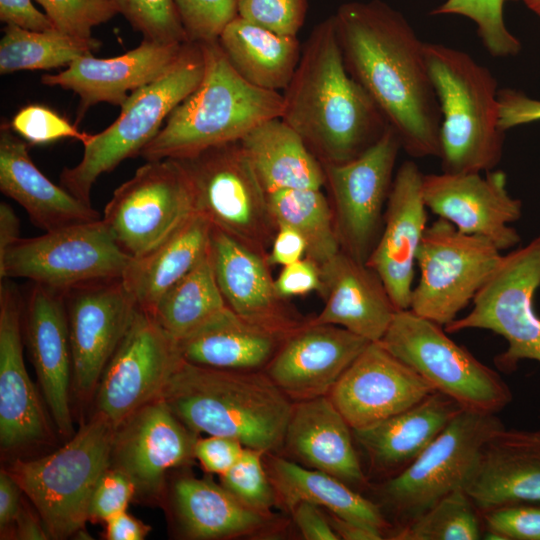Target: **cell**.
Listing matches in <instances>:
<instances>
[{
    "mask_svg": "<svg viewBox=\"0 0 540 540\" xmlns=\"http://www.w3.org/2000/svg\"><path fill=\"white\" fill-rule=\"evenodd\" d=\"M346 67L413 158L440 156L441 111L424 45L381 0L341 4L333 15Z\"/></svg>",
    "mask_w": 540,
    "mask_h": 540,
    "instance_id": "6da1fadb",
    "label": "cell"
},
{
    "mask_svg": "<svg viewBox=\"0 0 540 540\" xmlns=\"http://www.w3.org/2000/svg\"><path fill=\"white\" fill-rule=\"evenodd\" d=\"M282 95L281 118L323 165L353 160L390 127L370 95L349 73L333 15L311 31Z\"/></svg>",
    "mask_w": 540,
    "mask_h": 540,
    "instance_id": "7a4b0ae2",
    "label": "cell"
},
{
    "mask_svg": "<svg viewBox=\"0 0 540 540\" xmlns=\"http://www.w3.org/2000/svg\"><path fill=\"white\" fill-rule=\"evenodd\" d=\"M160 399L196 435L230 437L265 453L283 449L293 407L266 372L216 369L182 358Z\"/></svg>",
    "mask_w": 540,
    "mask_h": 540,
    "instance_id": "3957f363",
    "label": "cell"
},
{
    "mask_svg": "<svg viewBox=\"0 0 540 540\" xmlns=\"http://www.w3.org/2000/svg\"><path fill=\"white\" fill-rule=\"evenodd\" d=\"M204 75L198 87L168 116L141 150L146 161L189 158L214 146L240 141L260 123L281 117V92L247 82L228 61L218 40L199 43Z\"/></svg>",
    "mask_w": 540,
    "mask_h": 540,
    "instance_id": "277c9868",
    "label": "cell"
},
{
    "mask_svg": "<svg viewBox=\"0 0 540 540\" xmlns=\"http://www.w3.org/2000/svg\"><path fill=\"white\" fill-rule=\"evenodd\" d=\"M424 51L442 116V172L493 170L502 158L505 140L496 78L462 50L425 42Z\"/></svg>",
    "mask_w": 540,
    "mask_h": 540,
    "instance_id": "5b68a950",
    "label": "cell"
},
{
    "mask_svg": "<svg viewBox=\"0 0 540 540\" xmlns=\"http://www.w3.org/2000/svg\"><path fill=\"white\" fill-rule=\"evenodd\" d=\"M114 434L112 424L95 413L58 450L38 459H17L8 468L50 538H67L89 520L93 491L111 464Z\"/></svg>",
    "mask_w": 540,
    "mask_h": 540,
    "instance_id": "8992f818",
    "label": "cell"
},
{
    "mask_svg": "<svg viewBox=\"0 0 540 540\" xmlns=\"http://www.w3.org/2000/svg\"><path fill=\"white\" fill-rule=\"evenodd\" d=\"M204 69L200 44L185 43L169 71L132 92L121 106L119 117L105 130L89 135L78 164L62 170L61 186L91 205V190L96 180L125 159L139 156L161 130L164 120L198 87Z\"/></svg>",
    "mask_w": 540,
    "mask_h": 540,
    "instance_id": "52a82bcc",
    "label": "cell"
},
{
    "mask_svg": "<svg viewBox=\"0 0 540 540\" xmlns=\"http://www.w3.org/2000/svg\"><path fill=\"white\" fill-rule=\"evenodd\" d=\"M442 327L410 309L397 310L379 343L463 409L494 414L504 409L513 399L506 382Z\"/></svg>",
    "mask_w": 540,
    "mask_h": 540,
    "instance_id": "ba28073f",
    "label": "cell"
},
{
    "mask_svg": "<svg viewBox=\"0 0 540 540\" xmlns=\"http://www.w3.org/2000/svg\"><path fill=\"white\" fill-rule=\"evenodd\" d=\"M540 287V233L527 245L503 255L475 295L472 310L445 326L447 333L490 330L507 341L494 362L511 373L523 360L540 362V317L534 298Z\"/></svg>",
    "mask_w": 540,
    "mask_h": 540,
    "instance_id": "9c48e42d",
    "label": "cell"
},
{
    "mask_svg": "<svg viewBox=\"0 0 540 540\" xmlns=\"http://www.w3.org/2000/svg\"><path fill=\"white\" fill-rule=\"evenodd\" d=\"M131 260L101 218L20 237L0 253V278H27L65 293L91 282L121 278Z\"/></svg>",
    "mask_w": 540,
    "mask_h": 540,
    "instance_id": "30bf717a",
    "label": "cell"
},
{
    "mask_svg": "<svg viewBox=\"0 0 540 540\" xmlns=\"http://www.w3.org/2000/svg\"><path fill=\"white\" fill-rule=\"evenodd\" d=\"M503 427L494 413L461 410L413 463L378 486L380 508L399 527L463 488L481 446Z\"/></svg>",
    "mask_w": 540,
    "mask_h": 540,
    "instance_id": "8fae6325",
    "label": "cell"
},
{
    "mask_svg": "<svg viewBox=\"0 0 540 540\" xmlns=\"http://www.w3.org/2000/svg\"><path fill=\"white\" fill-rule=\"evenodd\" d=\"M191 182L195 211L212 226L262 253L277 230L267 193L240 141L178 159Z\"/></svg>",
    "mask_w": 540,
    "mask_h": 540,
    "instance_id": "7c38bea8",
    "label": "cell"
},
{
    "mask_svg": "<svg viewBox=\"0 0 540 540\" xmlns=\"http://www.w3.org/2000/svg\"><path fill=\"white\" fill-rule=\"evenodd\" d=\"M502 256L489 240L438 218L426 227L418 249L420 277L409 309L445 327L473 301Z\"/></svg>",
    "mask_w": 540,
    "mask_h": 540,
    "instance_id": "4fadbf2b",
    "label": "cell"
},
{
    "mask_svg": "<svg viewBox=\"0 0 540 540\" xmlns=\"http://www.w3.org/2000/svg\"><path fill=\"white\" fill-rule=\"evenodd\" d=\"M195 212L188 174L178 159L147 161L115 189L103 222L132 259L169 238Z\"/></svg>",
    "mask_w": 540,
    "mask_h": 540,
    "instance_id": "5bb4252c",
    "label": "cell"
},
{
    "mask_svg": "<svg viewBox=\"0 0 540 540\" xmlns=\"http://www.w3.org/2000/svg\"><path fill=\"white\" fill-rule=\"evenodd\" d=\"M401 149L398 135L389 127L375 144L353 160L323 165L342 250L358 261L366 263L380 236Z\"/></svg>",
    "mask_w": 540,
    "mask_h": 540,
    "instance_id": "9a60e30c",
    "label": "cell"
},
{
    "mask_svg": "<svg viewBox=\"0 0 540 540\" xmlns=\"http://www.w3.org/2000/svg\"><path fill=\"white\" fill-rule=\"evenodd\" d=\"M181 360L177 341L139 309L96 388V413L116 429L135 411L160 398Z\"/></svg>",
    "mask_w": 540,
    "mask_h": 540,
    "instance_id": "2e32d148",
    "label": "cell"
},
{
    "mask_svg": "<svg viewBox=\"0 0 540 540\" xmlns=\"http://www.w3.org/2000/svg\"><path fill=\"white\" fill-rule=\"evenodd\" d=\"M72 351L73 382L86 396L127 332L137 310L121 278L72 288L64 293Z\"/></svg>",
    "mask_w": 540,
    "mask_h": 540,
    "instance_id": "e0dca14e",
    "label": "cell"
},
{
    "mask_svg": "<svg viewBox=\"0 0 540 540\" xmlns=\"http://www.w3.org/2000/svg\"><path fill=\"white\" fill-rule=\"evenodd\" d=\"M422 196L426 207L460 232L482 237L500 251L521 242L510 224L522 216V202L511 196L501 170L481 173L423 174Z\"/></svg>",
    "mask_w": 540,
    "mask_h": 540,
    "instance_id": "ac0fdd59",
    "label": "cell"
},
{
    "mask_svg": "<svg viewBox=\"0 0 540 540\" xmlns=\"http://www.w3.org/2000/svg\"><path fill=\"white\" fill-rule=\"evenodd\" d=\"M435 391L379 342H370L328 397L352 429H361L407 410Z\"/></svg>",
    "mask_w": 540,
    "mask_h": 540,
    "instance_id": "d6986e66",
    "label": "cell"
},
{
    "mask_svg": "<svg viewBox=\"0 0 540 540\" xmlns=\"http://www.w3.org/2000/svg\"><path fill=\"white\" fill-rule=\"evenodd\" d=\"M197 436L160 398L144 405L116 429L110 467L125 473L136 494L155 498L167 471L189 463Z\"/></svg>",
    "mask_w": 540,
    "mask_h": 540,
    "instance_id": "ffe728a7",
    "label": "cell"
},
{
    "mask_svg": "<svg viewBox=\"0 0 540 540\" xmlns=\"http://www.w3.org/2000/svg\"><path fill=\"white\" fill-rule=\"evenodd\" d=\"M422 178L415 162L397 170L380 236L366 264L380 276L397 310L410 308L418 249L427 227Z\"/></svg>",
    "mask_w": 540,
    "mask_h": 540,
    "instance_id": "44dd1931",
    "label": "cell"
},
{
    "mask_svg": "<svg viewBox=\"0 0 540 540\" xmlns=\"http://www.w3.org/2000/svg\"><path fill=\"white\" fill-rule=\"evenodd\" d=\"M369 343L337 325L307 323L283 340L265 372L293 402L328 396Z\"/></svg>",
    "mask_w": 540,
    "mask_h": 540,
    "instance_id": "7402d4cb",
    "label": "cell"
},
{
    "mask_svg": "<svg viewBox=\"0 0 540 540\" xmlns=\"http://www.w3.org/2000/svg\"><path fill=\"white\" fill-rule=\"evenodd\" d=\"M184 44L143 39L139 46L116 57L82 56L65 70L44 75L41 81L44 85L76 93L80 98V120L91 106L98 103L121 107L132 92L169 71L179 59Z\"/></svg>",
    "mask_w": 540,
    "mask_h": 540,
    "instance_id": "603a6c76",
    "label": "cell"
},
{
    "mask_svg": "<svg viewBox=\"0 0 540 540\" xmlns=\"http://www.w3.org/2000/svg\"><path fill=\"white\" fill-rule=\"evenodd\" d=\"M22 308L10 279L0 284V443L12 450L45 441L50 424L23 357Z\"/></svg>",
    "mask_w": 540,
    "mask_h": 540,
    "instance_id": "cb8c5ba5",
    "label": "cell"
},
{
    "mask_svg": "<svg viewBox=\"0 0 540 540\" xmlns=\"http://www.w3.org/2000/svg\"><path fill=\"white\" fill-rule=\"evenodd\" d=\"M209 256L225 303L236 314L284 336L301 326L277 294L262 253L212 226Z\"/></svg>",
    "mask_w": 540,
    "mask_h": 540,
    "instance_id": "d4e9b609",
    "label": "cell"
},
{
    "mask_svg": "<svg viewBox=\"0 0 540 540\" xmlns=\"http://www.w3.org/2000/svg\"><path fill=\"white\" fill-rule=\"evenodd\" d=\"M463 489L480 513L540 502V430L495 431L481 446Z\"/></svg>",
    "mask_w": 540,
    "mask_h": 540,
    "instance_id": "484cf974",
    "label": "cell"
},
{
    "mask_svg": "<svg viewBox=\"0 0 540 540\" xmlns=\"http://www.w3.org/2000/svg\"><path fill=\"white\" fill-rule=\"evenodd\" d=\"M25 336L42 394L58 432H73L69 387L72 351L64 293L35 284L25 311Z\"/></svg>",
    "mask_w": 540,
    "mask_h": 540,
    "instance_id": "4316f807",
    "label": "cell"
},
{
    "mask_svg": "<svg viewBox=\"0 0 540 540\" xmlns=\"http://www.w3.org/2000/svg\"><path fill=\"white\" fill-rule=\"evenodd\" d=\"M320 270L324 307L308 323L337 325L379 342L397 309L376 271L343 250Z\"/></svg>",
    "mask_w": 540,
    "mask_h": 540,
    "instance_id": "83f0119b",
    "label": "cell"
},
{
    "mask_svg": "<svg viewBox=\"0 0 540 540\" xmlns=\"http://www.w3.org/2000/svg\"><path fill=\"white\" fill-rule=\"evenodd\" d=\"M283 449L303 466L328 473L355 490L368 486L352 428L328 396L293 402Z\"/></svg>",
    "mask_w": 540,
    "mask_h": 540,
    "instance_id": "f1b7e54d",
    "label": "cell"
},
{
    "mask_svg": "<svg viewBox=\"0 0 540 540\" xmlns=\"http://www.w3.org/2000/svg\"><path fill=\"white\" fill-rule=\"evenodd\" d=\"M461 410L457 401L435 391L407 410L352 433L371 471L388 479L413 463Z\"/></svg>",
    "mask_w": 540,
    "mask_h": 540,
    "instance_id": "f546056e",
    "label": "cell"
},
{
    "mask_svg": "<svg viewBox=\"0 0 540 540\" xmlns=\"http://www.w3.org/2000/svg\"><path fill=\"white\" fill-rule=\"evenodd\" d=\"M0 190L45 232L102 218L92 205L49 180L32 161L28 143L6 122L0 128Z\"/></svg>",
    "mask_w": 540,
    "mask_h": 540,
    "instance_id": "4dcf8cb0",
    "label": "cell"
},
{
    "mask_svg": "<svg viewBox=\"0 0 540 540\" xmlns=\"http://www.w3.org/2000/svg\"><path fill=\"white\" fill-rule=\"evenodd\" d=\"M287 336L254 324L228 306L177 341L180 357L192 364L239 371L266 368Z\"/></svg>",
    "mask_w": 540,
    "mask_h": 540,
    "instance_id": "1f68e13d",
    "label": "cell"
},
{
    "mask_svg": "<svg viewBox=\"0 0 540 540\" xmlns=\"http://www.w3.org/2000/svg\"><path fill=\"white\" fill-rule=\"evenodd\" d=\"M173 501L179 525L191 539L251 536L276 527L270 513L248 507L222 485L207 479L179 478Z\"/></svg>",
    "mask_w": 540,
    "mask_h": 540,
    "instance_id": "d6a6232c",
    "label": "cell"
},
{
    "mask_svg": "<svg viewBox=\"0 0 540 540\" xmlns=\"http://www.w3.org/2000/svg\"><path fill=\"white\" fill-rule=\"evenodd\" d=\"M212 224L193 212L163 243L132 259L121 280L139 309L151 314L160 298L209 253Z\"/></svg>",
    "mask_w": 540,
    "mask_h": 540,
    "instance_id": "836d02e7",
    "label": "cell"
},
{
    "mask_svg": "<svg viewBox=\"0 0 540 540\" xmlns=\"http://www.w3.org/2000/svg\"><path fill=\"white\" fill-rule=\"evenodd\" d=\"M240 143L267 194L321 189L326 182L322 162L281 117L260 123Z\"/></svg>",
    "mask_w": 540,
    "mask_h": 540,
    "instance_id": "e575fe53",
    "label": "cell"
},
{
    "mask_svg": "<svg viewBox=\"0 0 540 540\" xmlns=\"http://www.w3.org/2000/svg\"><path fill=\"white\" fill-rule=\"evenodd\" d=\"M266 454L269 457L265 466L278 501L289 510L298 502L306 501L383 535L391 529L380 506L345 482L274 453Z\"/></svg>",
    "mask_w": 540,
    "mask_h": 540,
    "instance_id": "d590c367",
    "label": "cell"
},
{
    "mask_svg": "<svg viewBox=\"0 0 540 540\" xmlns=\"http://www.w3.org/2000/svg\"><path fill=\"white\" fill-rule=\"evenodd\" d=\"M218 42L247 82L277 92L289 85L302 52L297 36L279 34L239 15L224 28Z\"/></svg>",
    "mask_w": 540,
    "mask_h": 540,
    "instance_id": "8d00e7d4",
    "label": "cell"
},
{
    "mask_svg": "<svg viewBox=\"0 0 540 540\" xmlns=\"http://www.w3.org/2000/svg\"><path fill=\"white\" fill-rule=\"evenodd\" d=\"M226 306L208 253L160 298L150 315L179 341Z\"/></svg>",
    "mask_w": 540,
    "mask_h": 540,
    "instance_id": "74e56055",
    "label": "cell"
},
{
    "mask_svg": "<svg viewBox=\"0 0 540 540\" xmlns=\"http://www.w3.org/2000/svg\"><path fill=\"white\" fill-rule=\"evenodd\" d=\"M277 225H287L301 234L306 255L319 266L342 249L330 205L320 189H284L267 194Z\"/></svg>",
    "mask_w": 540,
    "mask_h": 540,
    "instance_id": "f35d334b",
    "label": "cell"
},
{
    "mask_svg": "<svg viewBox=\"0 0 540 540\" xmlns=\"http://www.w3.org/2000/svg\"><path fill=\"white\" fill-rule=\"evenodd\" d=\"M101 46L94 37L78 38L58 30L31 31L6 25L0 41V73L69 66Z\"/></svg>",
    "mask_w": 540,
    "mask_h": 540,
    "instance_id": "ab89813d",
    "label": "cell"
},
{
    "mask_svg": "<svg viewBox=\"0 0 540 540\" xmlns=\"http://www.w3.org/2000/svg\"><path fill=\"white\" fill-rule=\"evenodd\" d=\"M482 515L463 488L441 498L410 522L393 529L392 540H477Z\"/></svg>",
    "mask_w": 540,
    "mask_h": 540,
    "instance_id": "60d3db41",
    "label": "cell"
},
{
    "mask_svg": "<svg viewBox=\"0 0 540 540\" xmlns=\"http://www.w3.org/2000/svg\"><path fill=\"white\" fill-rule=\"evenodd\" d=\"M505 0H446L432 14L460 15L472 20L486 50L494 57L515 56L521 43L507 28Z\"/></svg>",
    "mask_w": 540,
    "mask_h": 540,
    "instance_id": "b9f144b4",
    "label": "cell"
},
{
    "mask_svg": "<svg viewBox=\"0 0 540 540\" xmlns=\"http://www.w3.org/2000/svg\"><path fill=\"white\" fill-rule=\"evenodd\" d=\"M265 454L262 450L245 447L240 459L220 475V480L225 489L248 507L270 513L278 497L263 462Z\"/></svg>",
    "mask_w": 540,
    "mask_h": 540,
    "instance_id": "7bdbcfd3",
    "label": "cell"
},
{
    "mask_svg": "<svg viewBox=\"0 0 540 540\" xmlns=\"http://www.w3.org/2000/svg\"><path fill=\"white\" fill-rule=\"evenodd\" d=\"M143 39L161 43L189 42L174 0H112Z\"/></svg>",
    "mask_w": 540,
    "mask_h": 540,
    "instance_id": "ee69618b",
    "label": "cell"
},
{
    "mask_svg": "<svg viewBox=\"0 0 540 540\" xmlns=\"http://www.w3.org/2000/svg\"><path fill=\"white\" fill-rule=\"evenodd\" d=\"M56 30L78 38H91L92 29L119 14L112 0H36Z\"/></svg>",
    "mask_w": 540,
    "mask_h": 540,
    "instance_id": "f6af8a7d",
    "label": "cell"
},
{
    "mask_svg": "<svg viewBox=\"0 0 540 540\" xmlns=\"http://www.w3.org/2000/svg\"><path fill=\"white\" fill-rule=\"evenodd\" d=\"M189 42L217 41L238 16L237 0H174Z\"/></svg>",
    "mask_w": 540,
    "mask_h": 540,
    "instance_id": "bcb514c9",
    "label": "cell"
},
{
    "mask_svg": "<svg viewBox=\"0 0 540 540\" xmlns=\"http://www.w3.org/2000/svg\"><path fill=\"white\" fill-rule=\"evenodd\" d=\"M485 539L540 540V502H519L481 513Z\"/></svg>",
    "mask_w": 540,
    "mask_h": 540,
    "instance_id": "7dc6e473",
    "label": "cell"
},
{
    "mask_svg": "<svg viewBox=\"0 0 540 540\" xmlns=\"http://www.w3.org/2000/svg\"><path fill=\"white\" fill-rule=\"evenodd\" d=\"M12 130L30 144H47L63 138H74L82 142L90 134L81 132L54 110L42 105H28L13 117Z\"/></svg>",
    "mask_w": 540,
    "mask_h": 540,
    "instance_id": "c3c4849f",
    "label": "cell"
},
{
    "mask_svg": "<svg viewBox=\"0 0 540 540\" xmlns=\"http://www.w3.org/2000/svg\"><path fill=\"white\" fill-rule=\"evenodd\" d=\"M238 15L283 35L297 36L308 0H237Z\"/></svg>",
    "mask_w": 540,
    "mask_h": 540,
    "instance_id": "681fc988",
    "label": "cell"
},
{
    "mask_svg": "<svg viewBox=\"0 0 540 540\" xmlns=\"http://www.w3.org/2000/svg\"><path fill=\"white\" fill-rule=\"evenodd\" d=\"M136 489L123 472L109 467L98 480L89 505V520L108 521L126 511Z\"/></svg>",
    "mask_w": 540,
    "mask_h": 540,
    "instance_id": "f907efd6",
    "label": "cell"
},
{
    "mask_svg": "<svg viewBox=\"0 0 540 540\" xmlns=\"http://www.w3.org/2000/svg\"><path fill=\"white\" fill-rule=\"evenodd\" d=\"M245 446L236 439L209 435L196 439L194 457L203 468L219 476L227 472L242 456Z\"/></svg>",
    "mask_w": 540,
    "mask_h": 540,
    "instance_id": "816d5d0a",
    "label": "cell"
},
{
    "mask_svg": "<svg viewBox=\"0 0 540 540\" xmlns=\"http://www.w3.org/2000/svg\"><path fill=\"white\" fill-rule=\"evenodd\" d=\"M277 294L282 299L301 296L313 291L321 293L323 283L320 266L309 257L283 266L274 280Z\"/></svg>",
    "mask_w": 540,
    "mask_h": 540,
    "instance_id": "f5cc1de1",
    "label": "cell"
},
{
    "mask_svg": "<svg viewBox=\"0 0 540 540\" xmlns=\"http://www.w3.org/2000/svg\"><path fill=\"white\" fill-rule=\"evenodd\" d=\"M499 125L503 131L540 121V99L507 88L498 91Z\"/></svg>",
    "mask_w": 540,
    "mask_h": 540,
    "instance_id": "db71d44e",
    "label": "cell"
},
{
    "mask_svg": "<svg viewBox=\"0 0 540 540\" xmlns=\"http://www.w3.org/2000/svg\"><path fill=\"white\" fill-rule=\"evenodd\" d=\"M0 20L6 25L31 31L56 30L49 17L40 12L32 0H0Z\"/></svg>",
    "mask_w": 540,
    "mask_h": 540,
    "instance_id": "11a10c76",
    "label": "cell"
},
{
    "mask_svg": "<svg viewBox=\"0 0 540 540\" xmlns=\"http://www.w3.org/2000/svg\"><path fill=\"white\" fill-rule=\"evenodd\" d=\"M290 511L304 539L339 540L321 507L300 501Z\"/></svg>",
    "mask_w": 540,
    "mask_h": 540,
    "instance_id": "9f6ffc18",
    "label": "cell"
},
{
    "mask_svg": "<svg viewBox=\"0 0 540 540\" xmlns=\"http://www.w3.org/2000/svg\"><path fill=\"white\" fill-rule=\"evenodd\" d=\"M306 252V241L299 232L287 225H277L266 260L268 264L286 266L302 259Z\"/></svg>",
    "mask_w": 540,
    "mask_h": 540,
    "instance_id": "6f0895ef",
    "label": "cell"
},
{
    "mask_svg": "<svg viewBox=\"0 0 540 540\" xmlns=\"http://www.w3.org/2000/svg\"><path fill=\"white\" fill-rule=\"evenodd\" d=\"M22 490L7 470L0 473V528L1 533L13 525L21 509Z\"/></svg>",
    "mask_w": 540,
    "mask_h": 540,
    "instance_id": "680465c9",
    "label": "cell"
},
{
    "mask_svg": "<svg viewBox=\"0 0 540 540\" xmlns=\"http://www.w3.org/2000/svg\"><path fill=\"white\" fill-rule=\"evenodd\" d=\"M150 527L123 511L106 521L105 536L108 540H142Z\"/></svg>",
    "mask_w": 540,
    "mask_h": 540,
    "instance_id": "91938a15",
    "label": "cell"
},
{
    "mask_svg": "<svg viewBox=\"0 0 540 540\" xmlns=\"http://www.w3.org/2000/svg\"><path fill=\"white\" fill-rule=\"evenodd\" d=\"M327 519L337 534L343 540H380L383 534L369 529L355 522L346 520L330 511L326 510Z\"/></svg>",
    "mask_w": 540,
    "mask_h": 540,
    "instance_id": "94428289",
    "label": "cell"
},
{
    "mask_svg": "<svg viewBox=\"0 0 540 540\" xmlns=\"http://www.w3.org/2000/svg\"><path fill=\"white\" fill-rule=\"evenodd\" d=\"M15 538L21 540L50 539L38 513L35 515L24 506L15 521Z\"/></svg>",
    "mask_w": 540,
    "mask_h": 540,
    "instance_id": "6125c7cd",
    "label": "cell"
},
{
    "mask_svg": "<svg viewBox=\"0 0 540 540\" xmlns=\"http://www.w3.org/2000/svg\"><path fill=\"white\" fill-rule=\"evenodd\" d=\"M20 238V221L13 208L0 204V253Z\"/></svg>",
    "mask_w": 540,
    "mask_h": 540,
    "instance_id": "be15d7a7",
    "label": "cell"
},
{
    "mask_svg": "<svg viewBox=\"0 0 540 540\" xmlns=\"http://www.w3.org/2000/svg\"><path fill=\"white\" fill-rule=\"evenodd\" d=\"M526 7L532 11L540 21V0H522Z\"/></svg>",
    "mask_w": 540,
    "mask_h": 540,
    "instance_id": "e7e4bbea",
    "label": "cell"
},
{
    "mask_svg": "<svg viewBox=\"0 0 540 540\" xmlns=\"http://www.w3.org/2000/svg\"><path fill=\"white\" fill-rule=\"evenodd\" d=\"M505 1H510V0H505Z\"/></svg>",
    "mask_w": 540,
    "mask_h": 540,
    "instance_id": "03108f58",
    "label": "cell"
}]
</instances>
